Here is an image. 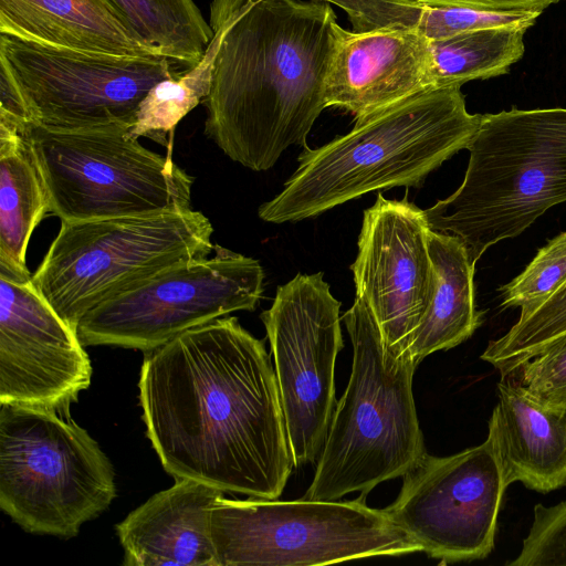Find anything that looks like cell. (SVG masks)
Listing matches in <instances>:
<instances>
[{"label": "cell", "instance_id": "obj_9", "mask_svg": "<svg viewBox=\"0 0 566 566\" xmlns=\"http://www.w3.org/2000/svg\"><path fill=\"white\" fill-rule=\"evenodd\" d=\"M353 501L217 497L209 506L219 566L329 565L421 551L384 510Z\"/></svg>", "mask_w": 566, "mask_h": 566}, {"label": "cell", "instance_id": "obj_11", "mask_svg": "<svg viewBox=\"0 0 566 566\" xmlns=\"http://www.w3.org/2000/svg\"><path fill=\"white\" fill-rule=\"evenodd\" d=\"M0 62L13 75L32 123L62 130L130 128L147 93L184 71L166 56L92 53L6 33Z\"/></svg>", "mask_w": 566, "mask_h": 566}, {"label": "cell", "instance_id": "obj_31", "mask_svg": "<svg viewBox=\"0 0 566 566\" xmlns=\"http://www.w3.org/2000/svg\"><path fill=\"white\" fill-rule=\"evenodd\" d=\"M426 4L471 7L484 10H533L543 12L562 0H418Z\"/></svg>", "mask_w": 566, "mask_h": 566}, {"label": "cell", "instance_id": "obj_6", "mask_svg": "<svg viewBox=\"0 0 566 566\" xmlns=\"http://www.w3.org/2000/svg\"><path fill=\"white\" fill-rule=\"evenodd\" d=\"M209 219L192 209L61 222L32 283L76 331L99 303L213 251Z\"/></svg>", "mask_w": 566, "mask_h": 566}, {"label": "cell", "instance_id": "obj_21", "mask_svg": "<svg viewBox=\"0 0 566 566\" xmlns=\"http://www.w3.org/2000/svg\"><path fill=\"white\" fill-rule=\"evenodd\" d=\"M48 212V192L29 142L18 128L0 125V277L32 279L27 250Z\"/></svg>", "mask_w": 566, "mask_h": 566}, {"label": "cell", "instance_id": "obj_30", "mask_svg": "<svg viewBox=\"0 0 566 566\" xmlns=\"http://www.w3.org/2000/svg\"><path fill=\"white\" fill-rule=\"evenodd\" d=\"M521 384L537 400L566 406V335L521 367Z\"/></svg>", "mask_w": 566, "mask_h": 566}, {"label": "cell", "instance_id": "obj_8", "mask_svg": "<svg viewBox=\"0 0 566 566\" xmlns=\"http://www.w3.org/2000/svg\"><path fill=\"white\" fill-rule=\"evenodd\" d=\"M128 130L25 126L50 212L61 222L191 209L195 178L172 160L170 151L161 157Z\"/></svg>", "mask_w": 566, "mask_h": 566}, {"label": "cell", "instance_id": "obj_20", "mask_svg": "<svg viewBox=\"0 0 566 566\" xmlns=\"http://www.w3.org/2000/svg\"><path fill=\"white\" fill-rule=\"evenodd\" d=\"M428 243L434 280L429 306L409 347L416 366L428 355L470 338L483 321L474 301L475 264L464 243L457 235L431 229Z\"/></svg>", "mask_w": 566, "mask_h": 566}, {"label": "cell", "instance_id": "obj_24", "mask_svg": "<svg viewBox=\"0 0 566 566\" xmlns=\"http://www.w3.org/2000/svg\"><path fill=\"white\" fill-rule=\"evenodd\" d=\"M566 335V283L531 314L520 317L510 331L491 340L481 358L502 377Z\"/></svg>", "mask_w": 566, "mask_h": 566}, {"label": "cell", "instance_id": "obj_19", "mask_svg": "<svg viewBox=\"0 0 566 566\" xmlns=\"http://www.w3.org/2000/svg\"><path fill=\"white\" fill-rule=\"evenodd\" d=\"M0 33L92 53L163 56L132 38L97 0H0Z\"/></svg>", "mask_w": 566, "mask_h": 566}, {"label": "cell", "instance_id": "obj_26", "mask_svg": "<svg viewBox=\"0 0 566 566\" xmlns=\"http://www.w3.org/2000/svg\"><path fill=\"white\" fill-rule=\"evenodd\" d=\"M566 283V232L548 241L524 271L500 289L504 307L535 311Z\"/></svg>", "mask_w": 566, "mask_h": 566}, {"label": "cell", "instance_id": "obj_28", "mask_svg": "<svg viewBox=\"0 0 566 566\" xmlns=\"http://www.w3.org/2000/svg\"><path fill=\"white\" fill-rule=\"evenodd\" d=\"M510 566H566V501L536 504L522 549Z\"/></svg>", "mask_w": 566, "mask_h": 566}, {"label": "cell", "instance_id": "obj_5", "mask_svg": "<svg viewBox=\"0 0 566 566\" xmlns=\"http://www.w3.org/2000/svg\"><path fill=\"white\" fill-rule=\"evenodd\" d=\"M353 345L348 385L337 402L303 499L335 501L403 476L426 449L412 392L416 365L387 349L366 303L356 297L343 316Z\"/></svg>", "mask_w": 566, "mask_h": 566}, {"label": "cell", "instance_id": "obj_22", "mask_svg": "<svg viewBox=\"0 0 566 566\" xmlns=\"http://www.w3.org/2000/svg\"><path fill=\"white\" fill-rule=\"evenodd\" d=\"M136 41L181 70L195 66L213 35L193 0H97Z\"/></svg>", "mask_w": 566, "mask_h": 566}, {"label": "cell", "instance_id": "obj_27", "mask_svg": "<svg viewBox=\"0 0 566 566\" xmlns=\"http://www.w3.org/2000/svg\"><path fill=\"white\" fill-rule=\"evenodd\" d=\"M541 14V11L533 10L495 11L423 3L418 29L428 40H437L489 28L507 25L531 28Z\"/></svg>", "mask_w": 566, "mask_h": 566}, {"label": "cell", "instance_id": "obj_29", "mask_svg": "<svg viewBox=\"0 0 566 566\" xmlns=\"http://www.w3.org/2000/svg\"><path fill=\"white\" fill-rule=\"evenodd\" d=\"M343 9L355 32L418 27L423 3L418 0H311Z\"/></svg>", "mask_w": 566, "mask_h": 566}, {"label": "cell", "instance_id": "obj_15", "mask_svg": "<svg viewBox=\"0 0 566 566\" xmlns=\"http://www.w3.org/2000/svg\"><path fill=\"white\" fill-rule=\"evenodd\" d=\"M91 377L76 331L32 281L0 277V402L69 413Z\"/></svg>", "mask_w": 566, "mask_h": 566}, {"label": "cell", "instance_id": "obj_18", "mask_svg": "<svg viewBox=\"0 0 566 566\" xmlns=\"http://www.w3.org/2000/svg\"><path fill=\"white\" fill-rule=\"evenodd\" d=\"M489 420L505 483L551 492L566 484V406L537 400L520 382L497 384Z\"/></svg>", "mask_w": 566, "mask_h": 566}, {"label": "cell", "instance_id": "obj_13", "mask_svg": "<svg viewBox=\"0 0 566 566\" xmlns=\"http://www.w3.org/2000/svg\"><path fill=\"white\" fill-rule=\"evenodd\" d=\"M402 478L385 511L422 552L442 564L489 556L509 486L491 434L449 457L426 452Z\"/></svg>", "mask_w": 566, "mask_h": 566}, {"label": "cell", "instance_id": "obj_3", "mask_svg": "<svg viewBox=\"0 0 566 566\" xmlns=\"http://www.w3.org/2000/svg\"><path fill=\"white\" fill-rule=\"evenodd\" d=\"M482 115L470 114L461 86L424 91L385 108L332 142L308 148L283 190L260 206L268 222L316 217L367 192L420 187L430 172L467 149Z\"/></svg>", "mask_w": 566, "mask_h": 566}, {"label": "cell", "instance_id": "obj_10", "mask_svg": "<svg viewBox=\"0 0 566 566\" xmlns=\"http://www.w3.org/2000/svg\"><path fill=\"white\" fill-rule=\"evenodd\" d=\"M211 258L171 266L96 305L80 321L83 346L155 349L177 335L237 311L263 293L258 260L214 244Z\"/></svg>", "mask_w": 566, "mask_h": 566}, {"label": "cell", "instance_id": "obj_12", "mask_svg": "<svg viewBox=\"0 0 566 566\" xmlns=\"http://www.w3.org/2000/svg\"><path fill=\"white\" fill-rule=\"evenodd\" d=\"M339 308L318 272L280 285L261 314L295 468L318 459L336 407L335 363L344 346Z\"/></svg>", "mask_w": 566, "mask_h": 566}, {"label": "cell", "instance_id": "obj_25", "mask_svg": "<svg viewBox=\"0 0 566 566\" xmlns=\"http://www.w3.org/2000/svg\"><path fill=\"white\" fill-rule=\"evenodd\" d=\"M213 35L201 60L179 75L157 83L143 102L149 123L158 129L174 130L177 124L208 96L212 70L220 44V31Z\"/></svg>", "mask_w": 566, "mask_h": 566}, {"label": "cell", "instance_id": "obj_1", "mask_svg": "<svg viewBox=\"0 0 566 566\" xmlns=\"http://www.w3.org/2000/svg\"><path fill=\"white\" fill-rule=\"evenodd\" d=\"M139 401L164 469L223 492L277 499L294 467L264 343L219 317L145 352Z\"/></svg>", "mask_w": 566, "mask_h": 566}, {"label": "cell", "instance_id": "obj_2", "mask_svg": "<svg viewBox=\"0 0 566 566\" xmlns=\"http://www.w3.org/2000/svg\"><path fill=\"white\" fill-rule=\"evenodd\" d=\"M220 31L205 135L254 171L274 166L325 109L337 15L303 0H212Z\"/></svg>", "mask_w": 566, "mask_h": 566}, {"label": "cell", "instance_id": "obj_23", "mask_svg": "<svg viewBox=\"0 0 566 566\" xmlns=\"http://www.w3.org/2000/svg\"><path fill=\"white\" fill-rule=\"evenodd\" d=\"M527 29L497 27L429 40L434 87L462 86L506 74L524 54Z\"/></svg>", "mask_w": 566, "mask_h": 566}, {"label": "cell", "instance_id": "obj_4", "mask_svg": "<svg viewBox=\"0 0 566 566\" xmlns=\"http://www.w3.org/2000/svg\"><path fill=\"white\" fill-rule=\"evenodd\" d=\"M461 186L424 210L429 228L457 235L475 264L566 201V108L482 115Z\"/></svg>", "mask_w": 566, "mask_h": 566}, {"label": "cell", "instance_id": "obj_14", "mask_svg": "<svg viewBox=\"0 0 566 566\" xmlns=\"http://www.w3.org/2000/svg\"><path fill=\"white\" fill-rule=\"evenodd\" d=\"M424 210L402 199H386L364 211L358 253L350 265L356 297L373 313L388 352L410 357L409 347L433 290Z\"/></svg>", "mask_w": 566, "mask_h": 566}, {"label": "cell", "instance_id": "obj_16", "mask_svg": "<svg viewBox=\"0 0 566 566\" xmlns=\"http://www.w3.org/2000/svg\"><path fill=\"white\" fill-rule=\"evenodd\" d=\"M437 88L430 41L415 28L348 31L339 24L325 86L326 106L365 119Z\"/></svg>", "mask_w": 566, "mask_h": 566}, {"label": "cell", "instance_id": "obj_7", "mask_svg": "<svg viewBox=\"0 0 566 566\" xmlns=\"http://www.w3.org/2000/svg\"><path fill=\"white\" fill-rule=\"evenodd\" d=\"M115 496L111 461L70 413L1 403L0 507L23 530L73 537Z\"/></svg>", "mask_w": 566, "mask_h": 566}, {"label": "cell", "instance_id": "obj_17", "mask_svg": "<svg viewBox=\"0 0 566 566\" xmlns=\"http://www.w3.org/2000/svg\"><path fill=\"white\" fill-rule=\"evenodd\" d=\"M224 492L176 479L116 525L126 566H219L209 526V506Z\"/></svg>", "mask_w": 566, "mask_h": 566}]
</instances>
